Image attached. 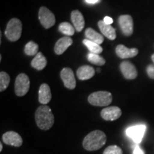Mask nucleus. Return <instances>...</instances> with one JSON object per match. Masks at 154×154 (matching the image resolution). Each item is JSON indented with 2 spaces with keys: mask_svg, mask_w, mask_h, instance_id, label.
<instances>
[{
  "mask_svg": "<svg viewBox=\"0 0 154 154\" xmlns=\"http://www.w3.org/2000/svg\"><path fill=\"white\" fill-rule=\"evenodd\" d=\"M120 69L122 74L126 79H134L137 77L138 72L136 67L130 61H122L120 64Z\"/></svg>",
  "mask_w": 154,
  "mask_h": 154,
  "instance_id": "12",
  "label": "nucleus"
},
{
  "mask_svg": "<svg viewBox=\"0 0 154 154\" xmlns=\"http://www.w3.org/2000/svg\"><path fill=\"white\" fill-rule=\"evenodd\" d=\"M151 59H152V61H153V63H154V54H153V55H152Z\"/></svg>",
  "mask_w": 154,
  "mask_h": 154,
  "instance_id": "32",
  "label": "nucleus"
},
{
  "mask_svg": "<svg viewBox=\"0 0 154 154\" xmlns=\"http://www.w3.org/2000/svg\"><path fill=\"white\" fill-rule=\"evenodd\" d=\"M97 72H101V69H97Z\"/></svg>",
  "mask_w": 154,
  "mask_h": 154,
  "instance_id": "33",
  "label": "nucleus"
},
{
  "mask_svg": "<svg viewBox=\"0 0 154 154\" xmlns=\"http://www.w3.org/2000/svg\"><path fill=\"white\" fill-rule=\"evenodd\" d=\"M2 149H3V146H2V143H0V151H2Z\"/></svg>",
  "mask_w": 154,
  "mask_h": 154,
  "instance_id": "31",
  "label": "nucleus"
},
{
  "mask_svg": "<svg viewBox=\"0 0 154 154\" xmlns=\"http://www.w3.org/2000/svg\"><path fill=\"white\" fill-rule=\"evenodd\" d=\"M38 50V46L35 42L31 41L29 42L27 44L25 45L24 47V53L28 56H34L36 55Z\"/></svg>",
  "mask_w": 154,
  "mask_h": 154,
  "instance_id": "24",
  "label": "nucleus"
},
{
  "mask_svg": "<svg viewBox=\"0 0 154 154\" xmlns=\"http://www.w3.org/2000/svg\"><path fill=\"white\" fill-rule=\"evenodd\" d=\"M59 30L66 36H71L74 34L75 28L69 22H62L59 24Z\"/></svg>",
  "mask_w": 154,
  "mask_h": 154,
  "instance_id": "22",
  "label": "nucleus"
},
{
  "mask_svg": "<svg viewBox=\"0 0 154 154\" xmlns=\"http://www.w3.org/2000/svg\"><path fill=\"white\" fill-rule=\"evenodd\" d=\"M73 43V40L70 36H64L59 38L54 46V52L57 55H61L70 47Z\"/></svg>",
  "mask_w": 154,
  "mask_h": 154,
  "instance_id": "14",
  "label": "nucleus"
},
{
  "mask_svg": "<svg viewBox=\"0 0 154 154\" xmlns=\"http://www.w3.org/2000/svg\"><path fill=\"white\" fill-rule=\"evenodd\" d=\"M116 53L121 59H128L136 57L138 54V50L136 48L129 49L123 44H119L116 48Z\"/></svg>",
  "mask_w": 154,
  "mask_h": 154,
  "instance_id": "13",
  "label": "nucleus"
},
{
  "mask_svg": "<svg viewBox=\"0 0 154 154\" xmlns=\"http://www.w3.org/2000/svg\"><path fill=\"white\" fill-rule=\"evenodd\" d=\"M101 0H86V2L88 4H91V5H94V4L99 3Z\"/></svg>",
  "mask_w": 154,
  "mask_h": 154,
  "instance_id": "30",
  "label": "nucleus"
},
{
  "mask_svg": "<svg viewBox=\"0 0 154 154\" xmlns=\"http://www.w3.org/2000/svg\"><path fill=\"white\" fill-rule=\"evenodd\" d=\"M10 82V76L5 72L0 73V91L2 92L7 89Z\"/></svg>",
  "mask_w": 154,
  "mask_h": 154,
  "instance_id": "25",
  "label": "nucleus"
},
{
  "mask_svg": "<svg viewBox=\"0 0 154 154\" xmlns=\"http://www.w3.org/2000/svg\"><path fill=\"white\" fill-rule=\"evenodd\" d=\"M119 24L123 34L129 36L134 32V22L131 16L128 14L121 15L119 18Z\"/></svg>",
  "mask_w": 154,
  "mask_h": 154,
  "instance_id": "8",
  "label": "nucleus"
},
{
  "mask_svg": "<svg viewBox=\"0 0 154 154\" xmlns=\"http://www.w3.org/2000/svg\"><path fill=\"white\" fill-rule=\"evenodd\" d=\"M88 101L95 106H107L112 102V95L106 91L94 92L88 96Z\"/></svg>",
  "mask_w": 154,
  "mask_h": 154,
  "instance_id": "4",
  "label": "nucleus"
},
{
  "mask_svg": "<svg viewBox=\"0 0 154 154\" xmlns=\"http://www.w3.org/2000/svg\"><path fill=\"white\" fill-rule=\"evenodd\" d=\"M146 131V126L143 124L136 125L127 128L126 134L128 137L131 138L135 143L138 144L142 141Z\"/></svg>",
  "mask_w": 154,
  "mask_h": 154,
  "instance_id": "7",
  "label": "nucleus"
},
{
  "mask_svg": "<svg viewBox=\"0 0 154 154\" xmlns=\"http://www.w3.org/2000/svg\"><path fill=\"white\" fill-rule=\"evenodd\" d=\"M38 19L45 29H50L54 25L56 19L54 14L45 7H42L38 11Z\"/></svg>",
  "mask_w": 154,
  "mask_h": 154,
  "instance_id": "6",
  "label": "nucleus"
},
{
  "mask_svg": "<svg viewBox=\"0 0 154 154\" xmlns=\"http://www.w3.org/2000/svg\"><path fill=\"white\" fill-rule=\"evenodd\" d=\"M87 58L90 63H93L94 65H97V66H103L106 63L105 59L99 54H96L88 53Z\"/></svg>",
  "mask_w": 154,
  "mask_h": 154,
  "instance_id": "23",
  "label": "nucleus"
},
{
  "mask_svg": "<svg viewBox=\"0 0 154 154\" xmlns=\"http://www.w3.org/2000/svg\"><path fill=\"white\" fill-rule=\"evenodd\" d=\"M122 111L118 106H109L104 108L101 112V116L105 121H112L119 119Z\"/></svg>",
  "mask_w": 154,
  "mask_h": 154,
  "instance_id": "10",
  "label": "nucleus"
},
{
  "mask_svg": "<svg viewBox=\"0 0 154 154\" xmlns=\"http://www.w3.org/2000/svg\"><path fill=\"white\" fill-rule=\"evenodd\" d=\"M71 19L74 26L78 32H82L85 25L84 16L79 10H74L71 14Z\"/></svg>",
  "mask_w": 154,
  "mask_h": 154,
  "instance_id": "16",
  "label": "nucleus"
},
{
  "mask_svg": "<svg viewBox=\"0 0 154 154\" xmlns=\"http://www.w3.org/2000/svg\"><path fill=\"white\" fill-rule=\"evenodd\" d=\"M3 142L7 145L20 147L23 143L22 138L19 134L14 131L6 132L2 136Z\"/></svg>",
  "mask_w": 154,
  "mask_h": 154,
  "instance_id": "11",
  "label": "nucleus"
},
{
  "mask_svg": "<svg viewBox=\"0 0 154 154\" xmlns=\"http://www.w3.org/2000/svg\"><path fill=\"white\" fill-rule=\"evenodd\" d=\"M60 75L65 87L69 89H74L76 83L74 72L72 69L70 68H63L61 70Z\"/></svg>",
  "mask_w": 154,
  "mask_h": 154,
  "instance_id": "9",
  "label": "nucleus"
},
{
  "mask_svg": "<svg viewBox=\"0 0 154 154\" xmlns=\"http://www.w3.org/2000/svg\"><path fill=\"white\" fill-rule=\"evenodd\" d=\"M133 154H145V153H144V151L141 149H140L139 146L136 145L134 147Z\"/></svg>",
  "mask_w": 154,
  "mask_h": 154,
  "instance_id": "28",
  "label": "nucleus"
},
{
  "mask_svg": "<svg viewBox=\"0 0 154 154\" xmlns=\"http://www.w3.org/2000/svg\"><path fill=\"white\" fill-rule=\"evenodd\" d=\"M99 29L101 30V33L103 36L110 40H114L116 38V29L111 25L106 24L103 20L99 21L98 22Z\"/></svg>",
  "mask_w": 154,
  "mask_h": 154,
  "instance_id": "18",
  "label": "nucleus"
},
{
  "mask_svg": "<svg viewBox=\"0 0 154 154\" xmlns=\"http://www.w3.org/2000/svg\"><path fill=\"white\" fill-rule=\"evenodd\" d=\"M47 64V60L46 57L42 54V53L38 52L33 59H32L31 65L36 70L41 71L45 68Z\"/></svg>",
  "mask_w": 154,
  "mask_h": 154,
  "instance_id": "19",
  "label": "nucleus"
},
{
  "mask_svg": "<svg viewBox=\"0 0 154 154\" xmlns=\"http://www.w3.org/2000/svg\"><path fill=\"white\" fill-rule=\"evenodd\" d=\"M85 36L87 39L95 42L99 45L104 41V38H103V35H101V34H99V32H97L92 28L86 29L85 31Z\"/></svg>",
  "mask_w": 154,
  "mask_h": 154,
  "instance_id": "20",
  "label": "nucleus"
},
{
  "mask_svg": "<svg viewBox=\"0 0 154 154\" xmlns=\"http://www.w3.org/2000/svg\"><path fill=\"white\" fill-rule=\"evenodd\" d=\"M83 44L88 48V49L89 50V51L91 53L100 54L103 51V48L99 44L90 41V40L87 39V38H85V39L83 40Z\"/></svg>",
  "mask_w": 154,
  "mask_h": 154,
  "instance_id": "21",
  "label": "nucleus"
},
{
  "mask_svg": "<svg viewBox=\"0 0 154 154\" xmlns=\"http://www.w3.org/2000/svg\"><path fill=\"white\" fill-rule=\"evenodd\" d=\"M77 77L80 80H88L91 79L95 74V70L92 66L85 65L78 69L76 72Z\"/></svg>",
  "mask_w": 154,
  "mask_h": 154,
  "instance_id": "17",
  "label": "nucleus"
},
{
  "mask_svg": "<svg viewBox=\"0 0 154 154\" xmlns=\"http://www.w3.org/2000/svg\"><path fill=\"white\" fill-rule=\"evenodd\" d=\"M35 121L40 129L44 131L50 129L54 124V116L51 109L46 105L38 107L35 112Z\"/></svg>",
  "mask_w": 154,
  "mask_h": 154,
  "instance_id": "1",
  "label": "nucleus"
},
{
  "mask_svg": "<svg viewBox=\"0 0 154 154\" xmlns=\"http://www.w3.org/2000/svg\"><path fill=\"white\" fill-rule=\"evenodd\" d=\"M22 24L19 19L13 18L9 21L5 30V36L9 41L16 42L22 36Z\"/></svg>",
  "mask_w": 154,
  "mask_h": 154,
  "instance_id": "3",
  "label": "nucleus"
},
{
  "mask_svg": "<svg viewBox=\"0 0 154 154\" xmlns=\"http://www.w3.org/2000/svg\"><path fill=\"white\" fill-rule=\"evenodd\" d=\"M146 72H147L148 76L151 79H154V65H149L147 67Z\"/></svg>",
  "mask_w": 154,
  "mask_h": 154,
  "instance_id": "27",
  "label": "nucleus"
},
{
  "mask_svg": "<svg viewBox=\"0 0 154 154\" xmlns=\"http://www.w3.org/2000/svg\"><path fill=\"white\" fill-rule=\"evenodd\" d=\"M106 136L103 131L99 130L94 131L89 133L83 140V146L89 151H96L105 145Z\"/></svg>",
  "mask_w": 154,
  "mask_h": 154,
  "instance_id": "2",
  "label": "nucleus"
},
{
  "mask_svg": "<svg viewBox=\"0 0 154 154\" xmlns=\"http://www.w3.org/2000/svg\"><path fill=\"white\" fill-rule=\"evenodd\" d=\"M30 87V80L25 74H20L17 76L14 84L15 94L17 96H24L28 93Z\"/></svg>",
  "mask_w": 154,
  "mask_h": 154,
  "instance_id": "5",
  "label": "nucleus"
},
{
  "mask_svg": "<svg viewBox=\"0 0 154 154\" xmlns=\"http://www.w3.org/2000/svg\"><path fill=\"white\" fill-rule=\"evenodd\" d=\"M103 22H104L106 24L111 25V24L113 22V20L110 17H105L104 19H103Z\"/></svg>",
  "mask_w": 154,
  "mask_h": 154,
  "instance_id": "29",
  "label": "nucleus"
},
{
  "mask_svg": "<svg viewBox=\"0 0 154 154\" xmlns=\"http://www.w3.org/2000/svg\"><path fill=\"white\" fill-rule=\"evenodd\" d=\"M51 99V93L49 86L47 84H42L38 90V101L42 105L49 103Z\"/></svg>",
  "mask_w": 154,
  "mask_h": 154,
  "instance_id": "15",
  "label": "nucleus"
},
{
  "mask_svg": "<svg viewBox=\"0 0 154 154\" xmlns=\"http://www.w3.org/2000/svg\"><path fill=\"white\" fill-rule=\"evenodd\" d=\"M103 154H123V151L118 146H110L104 150Z\"/></svg>",
  "mask_w": 154,
  "mask_h": 154,
  "instance_id": "26",
  "label": "nucleus"
}]
</instances>
